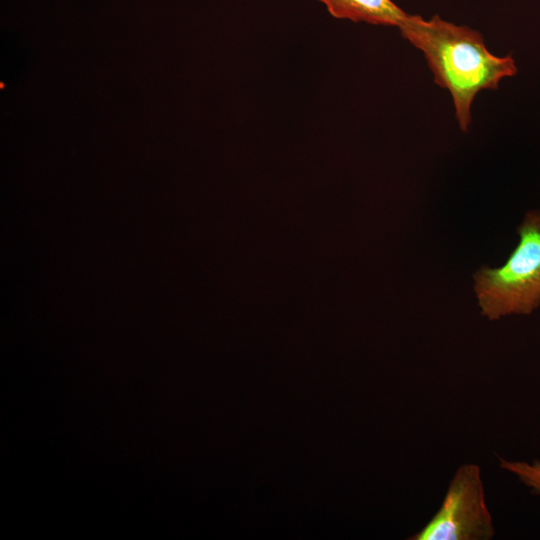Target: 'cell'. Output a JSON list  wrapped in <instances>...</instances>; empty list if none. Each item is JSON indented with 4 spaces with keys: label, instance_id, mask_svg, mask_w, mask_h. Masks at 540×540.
Returning a JSON list of instances; mask_svg holds the SVG:
<instances>
[{
    "label": "cell",
    "instance_id": "cell-5",
    "mask_svg": "<svg viewBox=\"0 0 540 540\" xmlns=\"http://www.w3.org/2000/svg\"><path fill=\"white\" fill-rule=\"evenodd\" d=\"M499 465L502 469L515 475L518 480L540 496V462L532 463L522 461H509L499 457Z\"/></svg>",
    "mask_w": 540,
    "mask_h": 540
},
{
    "label": "cell",
    "instance_id": "cell-4",
    "mask_svg": "<svg viewBox=\"0 0 540 540\" xmlns=\"http://www.w3.org/2000/svg\"><path fill=\"white\" fill-rule=\"evenodd\" d=\"M337 19L399 28L408 13L392 0H318Z\"/></svg>",
    "mask_w": 540,
    "mask_h": 540
},
{
    "label": "cell",
    "instance_id": "cell-1",
    "mask_svg": "<svg viewBox=\"0 0 540 540\" xmlns=\"http://www.w3.org/2000/svg\"><path fill=\"white\" fill-rule=\"evenodd\" d=\"M402 37L419 49L435 83L447 89L455 117L463 132L471 123V107L484 89H497L500 81L518 69L511 55L497 56L485 46L482 34L434 15L426 20L409 14L398 28Z\"/></svg>",
    "mask_w": 540,
    "mask_h": 540
},
{
    "label": "cell",
    "instance_id": "cell-2",
    "mask_svg": "<svg viewBox=\"0 0 540 540\" xmlns=\"http://www.w3.org/2000/svg\"><path fill=\"white\" fill-rule=\"evenodd\" d=\"M518 234V245L501 267H483L474 275L478 305L489 320L527 315L540 306V210L526 214Z\"/></svg>",
    "mask_w": 540,
    "mask_h": 540
},
{
    "label": "cell",
    "instance_id": "cell-3",
    "mask_svg": "<svg viewBox=\"0 0 540 540\" xmlns=\"http://www.w3.org/2000/svg\"><path fill=\"white\" fill-rule=\"evenodd\" d=\"M494 535L480 468L464 464L456 470L437 512L408 539L490 540Z\"/></svg>",
    "mask_w": 540,
    "mask_h": 540
}]
</instances>
